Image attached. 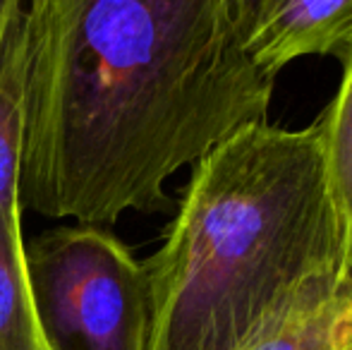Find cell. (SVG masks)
<instances>
[{
	"label": "cell",
	"instance_id": "6da1fadb",
	"mask_svg": "<svg viewBox=\"0 0 352 350\" xmlns=\"http://www.w3.org/2000/svg\"><path fill=\"white\" fill-rule=\"evenodd\" d=\"M22 206L113 226L232 132L266 122L274 80L235 0H22Z\"/></svg>",
	"mask_w": 352,
	"mask_h": 350
},
{
	"label": "cell",
	"instance_id": "7a4b0ae2",
	"mask_svg": "<svg viewBox=\"0 0 352 350\" xmlns=\"http://www.w3.org/2000/svg\"><path fill=\"white\" fill-rule=\"evenodd\" d=\"M148 278V350H245L311 288L340 281L319 125L256 122L192 171Z\"/></svg>",
	"mask_w": 352,
	"mask_h": 350
},
{
	"label": "cell",
	"instance_id": "3957f363",
	"mask_svg": "<svg viewBox=\"0 0 352 350\" xmlns=\"http://www.w3.org/2000/svg\"><path fill=\"white\" fill-rule=\"evenodd\" d=\"M46 350H148L144 262L103 226H60L27 245Z\"/></svg>",
	"mask_w": 352,
	"mask_h": 350
},
{
	"label": "cell",
	"instance_id": "277c9868",
	"mask_svg": "<svg viewBox=\"0 0 352 350\" xmlns=\"http://www.w3.org/2000/svg\"><path fill=\"white\" fill-rule=\"evenodd\" d=\"M242 46L269 80L305 56L352 51V0H235Z\"/></svg>",
	"mask_w": 352,
	"mask_h": 350
},
{
	"label": "cell",
	"instance_id": "5b68a950",
	"mask_svg": "<svg viewBox=\"0 0 352 350\" xmlns=\"http://www.w3.org/2000/svg\"><path fill=\"white\" fill-rule=\"evenodd\" d=\"M245 350H352V285L311 288Z\"/></svg>",
	"mask_w": 352,
	"mask_h": 350
},
{
	"label": "cell",
	"instance_id": "8992f818",
	"mask_svg": "<svg viewBox=\"0 0 352 350\" xmlns=\"http://www.w3.org/2000/svg\"><path fill=\"white\" fill-rule=\"evenodd\" d=\"M0 350H46L29 281L22 211L0 214Z\"/></svg>",
	"mask_w": 352,
	"mask_h": 350
},
{
	"label": "cell",
	"instance_id": "52a82bcc",
	"mask_svg": "<svg viewBox=\"0 0 352 350\" xmlns=\"http://www.w3.org/2000/svg\"><path fill=\"white\" fill-rule=\"evenodd\" d=\"M316 125L340 228V283L352 285V51L343 58L338 94Z\"/></svg>",
	"mask_w": 352,
	"mask_h": 350
},
{
	"label": "cell",
	"instance_id": "ba28073f",
	"mask_svg": "<svg viewBox=\"0 0 352 350\" xmlns=\"http://www.w3.org/2000/svg\"><path fill=\"white\" fill-rule=\"evenodd\" d=\"M22 10V8H19ZM24 156V41L22 24L12 27L0 53V214L22 211Z\"/></svg>",
	"mask_w": 352,
	"mask_h": 350
},
{
	"label": "cell",
	"instance_id": "9c48e42d",
	"mask_svg": "<svg viewBox=\"0 0 352 350\" xmlns=\"http://www.w3.org/2000/svg\"><path fill=\"white\" fill-rule=\"evenodd\" d=\"M19 8H22V0H0V53H3L10 32L19 19Z\"/></svg>",
	"mask_w": 352,
	"mask_h": 350
}]
</instances>
